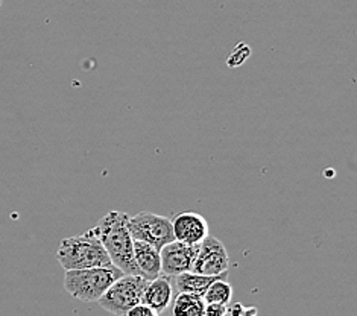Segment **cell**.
Instances as JSON below:
<instances>
[{"mask_svg":"<svg viewBox=\"0 0 357 316\" xmlns=\"http://www.w3.org/2000/svg\"><path fill=\"white\" fill-rule=\"evenodd\" d=\"M130 215L123 211H109L100 218L93 228L99 241L104 245L114 266L123 274H139L140 271L134 262V239L128 228Z\"/></svg>","mask_w":357,"mask_h":316,"instance_id":"obj_1","label":"cell"},{"mask_svg":"<svg viewBox=\"0 0 357 316\" xmlns=\"http://www.w3.org/2000/svg\"><path fill=\"white\" fill-rule=\"evenodd\" d=\"M56 260L64 271L113 266L112 259L93 228L81 236L63 239L56 250Z\"/></svg>","mask_w":357,"mask_h":316,"instance_id":"obj_2","label":"cell"},{"mask_svg":"<svg viewBox=\"0 0 357 316\" xmlns=\"http://www.w3.org/2000/svg\"><path fill=\"white\" fill-rule=\"evenodd\" d=\"M122 276L123 272L114 264L113 266L67 269L64 274V287L76 300L95 303Z\"/></svg>","mask_w":357,"mask_h":316,"instance_id":"obj_3","label":"cell"},{"mask_svg":"<svg viewBox=\"0 0 357 316\" xmlns=\"http://www.w3.org/2000/svg\"><path fill=\"white\" fill-rule=\"evenodd\" d=\"M146 281V278L139 274H123L105 290L98 303L104 310L123 316L131 307L140 303Z\"/></svg>","mask_w":357,"mask_h":316,"instance_id":"obj_4","label":"cell"},{"mask_svg":"<svg viewBox=\"0 0 357 316\" xmlns=\"http://www.w3.org/2000/svg\"><path fill=\"white\" fill-rule=\"evenodd\" d=\"M128 228L134 241L151 243L158 250L175 241L172 220L151 211H142L135 216H130Z\"/></svg>","mask_w":357,"mask_h":316,"instance_id":"obj_5","label":"cell"},{"mask_svg":"<svg viewBox=\"0 0 357 316\" xmlns=\"http://www.w3.org/2000/svg\"><path fill=\"white\" fill-rule=\"evenodd\" d=\"M229 257L224 243L215 236H207L199 243L198 253L192 263V272L202 276H219L228 271Z\"/></svg>","mask_w":357,"mask_h":316,"instance_id":"obj_6","label":"cell"},{"mask_svg":"<svg viewBox=\"0 0 357 316\" xmlns=\"http://www.w3.org/2000/svg\"><path fill=\"white\" fill-rule=\"evenodd\" d=\"M198 245H187L178 241L166 243L160 250L161 274L167 277H176L183 272L190 271L195 255L198 253Z\"/></svg>","mask_w":357,"mask_h":316,"instance_id":"obj_7","label":"cell"},{"mask_svg":"<svg viewBox=\"0 0 357 316\" xmlns=\"http://www.w3.org/2000/svg\"><path fill=\"white\" fill-rule=\"evenodd\" d=\"M175 241L187 245H198L210 234L207 219L199 213L184 211L172 220Z\"/></svg>","mask_w":357,"mask_h":316,"instance_id":"obj_8","label":"cell"},{"mask_svg":"<svg viewBox=\"0 0 357 316\" xmlns=\"http://www.w3.org/2000/svg\"><path fill=\"white\" fill-rule=\"evenodd\" d=\"M174 289L171 283V277L160 274L158 277L148 280L146 286L143 289L140 303L149 306L157 315L163 313L169 304L172 303Z\"/></svg>","mask_w":357,"mask_h":316,"instance_id":"obj_9","label":"cell"},{"mask_svg":"<svg viewBox=\"0 0 357 316\" xmlns=\"http://www.w3.org/2000/svg\"><path fill=\"white\" fill-rule=\"evenodd\" d=\"M134 262L137 264L140 276L146 280H152L161 274L160 250L154 245L134 241Z\"/></svg>","mask_w":357,"mask_h":316,"instance_id":"obj_10","label":"cell"},{"mask_svg":"<svg viewBox=\"0 0 357 316\" xmlns=\"http://www.w3.org/2000/svg\"><path fill=\"white\" fill-rule=\"evenodd\" d=\"M228 276V271L224 272V274H219V276H202V274H197V272H192V271H187L183 272V274L176 276V287L180 292H189V294H197V295H204L206 292L207 287L213 283L215 280Z\"/></svg>","mask_w":357,"mask_h":316,"instance_id":"obj_11","label":"cell"},{"mask_svg":"<svg viewBox=\"0 0 357 316\" xmlns=\"http://www.w3.org/2000/svg\"><path fill=\"white\" fill-rule=\"evenodd\" d=\"M206 301L201 295L180 292L175 298L172 312L176 316H204Z\"/></svg>","mask_w":357,"mask_h":316,"instance_id":"obj_12","label":"cell"},{"mask_svg":"<svg viewBox=\"0 0 357 316\" xmlns=\"http://www.w3.org/2000/svg\"><path fill=\"white\" fill-rule=\"evenodd\" d=\"M228 276L220 277L211 283L202 298L206 303H219V304H229L233 298V286L227 281Z\"/></svg>","mask_w":357,"mask_h":316,"instance_id":"obj_13","label":"cell"},{"mask_svg":"<svg viewBox=\"0 0 357 316\" xmlns=\"http://www.w3.org/2000/svg\"><path fill=\"white\" fill-rule=\"evenodd\" d=\"M250 54H251L250 47L246 46V45H243V43H241V45L234 49V52L231 54V57L228 58V64L231 66V67L241 66L245 61V59L250 57Z\"/></svg>","mask_w":357,"mask_h":316,"instance_id":"obj_14","label":"cell"},{"mask_svg":"<svg viewBox=\"0 0 357 316\" xmlns=\"http://www.w3.org/2000/svg\"><path fill=\"white\" fill-rule=\"evenodd\" d=\"M126 316H157V313L152 310L149 306L139 303L134 307H131L128 312H126Z\"/></svg>","mask_w":357,"mask_h":316,"instance_id":"obj_15","label":"cell"},{"mask_svg":"<svg viewBox=\"0 0 357 316\" xmlns=\"http://www.w3.org/2000/svg\"><path fill=\"white\" fill-rule=\"evenodd\" d=\"M204 315H206V316H224V315H227V304L206 303Z\"/></svg>","mask_w":357,"mask_h":316,"instance_id":"obj_16","label":"cell"},{"mask_svg":"<svg viewBox=\"0 0 357 316\" xmlns=\"http://www.w3.org/2000/svg\"><path fill=\"white\" fill-rule=\"evenodd\" d=\"M245 312V307L241 303H236V304H227V315H231V316H241Z\"/></svg>","mask_w":357,"mask_h":316,"instance_id":"obj_17","label":"cell"}]
</instances>
